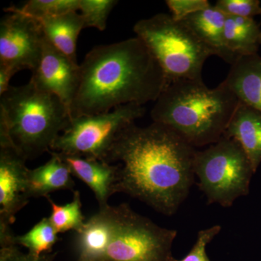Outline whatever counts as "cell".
Masks as SVG:
<instances>
[{"instance_id":"1","label":"cell","mask_w":261,"mask_h":261,"mask_svg":"<svg viewBox=\"0 0 261 261\" xmlns=\"http://www.w3.org/2000/svg\"><path fill=\"white\" fill-rule=\"evenodd\" d=\"M197 148L161 123H135L118 136L106 163L118 168L117 193L171 216L190 194Z\"/></svg>"},{"instance_id":"2","label":"cell","mask_w":261,"mask_h":261,"mask_svg":"<svg viewBox=\"0 0 261 261\" xmlns=\"http://www.w3.org/2000/svg\"><path fill=\"white\" fill-rule=\"evenodd\" d=\"M167 85L162 68L140 38L97 46L80 65L70 118L102 114L129 103L155 102Z\"/></svg>"},{"instance_id":"3","label":"cell","mask_w":261,"mask_h":261,"mask_svg":"<svg viewBox=\"0 0 261 261\" xmlns=\"http://www.w3.org/2000/svg\"><path fill=\"white\" fill-rule=\"evenodd\" d=\"M154 102L152 121L198 148L224 136L240 102L224 82L210 89L203 81L183 80L168 84Z\"/></svg>"},{"instance_id":"4","label":"cell","mask_w":261,"mask_h":261,"mask_svg":"<svg viewBox=\"0 0 261 261\" xmlns=\"http://www.w3.org/2000/svg\"><path fill=\"white\" fill-rule=\"evenodd\" d=\"M70 121L64 103L30 81L0 96V145L13 146L27 160L49 152Z\"/></svg>"},{"instance_id":"5","label":"cell","mask_w":261,"mask_h":261,"mask_svg":"<svg viewBox=\"0 0 261 261\" xmlns=\"http://www.w3.org/2000/svg\"><path fill=\"white\" fill-rule=\"evenodd\" d=\"M134 32L159 62L168 85L178 81H202L204 64L214 54L186 24L159 13L139 20Z\"/></svg>"},{"instance_id":"6","label":"cell","mask_w":261,"mask_h":261,"mask_svg":"<svg viewBox=\"0 0 261 261\" xmlns=\"http://www.w3.org/2000/svg\"><path fill=\"white\" fill-rule=\"evenodd\" d=\"M109 227L102 261H171L177 231L161 227L126 203L107 207Z\"/></svg>"},{"instance_id":"7","label":"cell","mask_w":261,"mask_h":261,"mask_svg":"<svg viewBox=\"0 0 261 261\" xmlns=\"http://www.w3.org/2000/svg\"><path fill=\"white\" fill-rule=\"evenodd\" d=\"M195 175L199 189L208 204L232 206L239 197L248 195L255 173L241 146L233 139H221L196 152Z\"/></svg>"},{"instance_id":"8","label":"cell","mask_w":261,"mask_h":261,"mask_svg":"<svg viewBox=\"0 0 261 261\" xmlns=\"http://www.w3.org/2000/svg\"><path fill=\"white\" fill-rule=\"evenodd\" d=\"M145 113L143 106L129 103L108 113L73 118L50 151L106 162L120 134Z\"/></svg>"},{"instance_id":"9","label":"cell","mask_w":261,"mask_h":261,"mask_svg":"<svg viewBox=\"0 0 261 261\" xmlns=\"http://www.w3.org/2000/svg\"><path fill=\"white\" fill-rule=\"evenodd\" d=\"M0 23V67L13 74L20 70H32L42 57L44 37L36 19L12 8Z\"/></svg>"},{"instance_id":"10","label":"cell","mask_w":261,"mask_h":261,"mask_svg":"<svg viewBox=\"0 0 261 261\" xmlns=\"http://www.w3.org/2000/svg\"><path fill=\"white\" fill-rule=\"evenodd\" d=\"M27 160L10 145H0V230L9 229L30 200Z\"/></svg>"},{"instance_id":"11","label":"cell","mask_w":261,"mask_h":261,"mask_svg":"<svg viewBox=\"0 0 261 261\" xmlns=\"http://www.w3.org/2000/svg\"><path fill=\"white\" fill-rule=\"evenodd\" d=\"M79 79L80 65L58 50L45 37L42 57L32 70L30 82L38 89L55 94L69 110Z\"/></svg>"},{"instance_id":"12","label":"cell","mask_w":261,"mask_h":261,"mask_svg":"<svg viewBox=\"0 0 261 261\" xmlns=\"http://www.w3.org/2000/svg\"><path fill=\"white\" fill-rule=\"evenodd\" d=\"M58 154L70 168L73 176L83 181L94 192L99 208L109 205L110 197L117 193L118 168L115 165L80 156Z\"/></svg>"},{"instance_id":"13","label":"cell","mask_w":261,"mask_h":261,"mask_svg":"<svg viewBox=\"0 0 261 261\" xmlns=\"http://www.w3.org/2000/svg\"><path fill=\"white\" fill-rule=\"evenodd\" d=\"M239 102L261 112V56H241L224 81Z\"/></svg>"},{"instance_id":"14","label":"cell","mask_w":261,"mask_h":261,"mask_svg":"<svg viewBox=\"0 0 261 261\" xmlns=\"http://www.w3.org/2000/svg\"><path fill=\"white\" fill-rule=\"evenodd\" d=\"M224 136L241 146L256 172L261 163V112L239 102Z\"/></svg>"},{"instance_id":"15","label":"cell","mask_w":261,"mask_h":261,"mask_svg":"<svg viewBox=\"0 0 261 261\" xmlns=\"http://www.w3.org/2000/svg\"><path fill=\"white\" fill-rule=\"evenodd\" d=\"M226 15L216 6H211L194 13L182 20L201 42L205 44L214 56L232 65L238 57L226 47L224 39V27Z\"/></svg>"},{"instance_id":"16","label":"cell","mask_w":261,"mask_h":261,"mask_svg":"<svg viewBox=\"0 0 261 261\" xmlns=\"http://www.w3.org/2000/svg\"><path fill=\"white\" fill-rule=\"evenodd\" d=\"M51 158L47 163L28 173L29 193L32 197H47L51 192L73 190L75 183L66 163L56 152H49Z\"/></svg>"},{"instance_id":"17","label":"cell","mask_w":261,"mask_h":261,"mask_svg":"<svg viewBox=\"0 0 261 261\" xmlns=\"http://www.w3.org/2000/svg\"><path fill=\"white\" fill-rule=\"evenodd\" d=\"M46 39L58 50L77 63L76 44L82 29H85L82 15L70 12L37 20Z\"/></svg>"},{"instance_id":"18","label":"cell","mask_w":261,"mask_h":261,"mask_svg":"<svg viewBox=\"0 0 261 261\" xmlns=\"http://www.w3.org/2000/svg\"><path fill=\"white\" fill-rule=\"evenodd\" d=\"M226 47L238 58L257 54L261 30L254 18L226 16L224 27Z\"/></svg>"},{"instance_id":"19","label":"cell","mask_w":261,"mask_h":261,"mask_svg":"<svg viewBox=\"0 0 261 261\" xmlns=\"http://www.w3.org/2000/svg\"><path fill=\"white\" fill-rule=\"evenodd\" d=\"M59 240L58 233L48 218H43L25 234L14 235L13 239L15 245L25 247L29 254L37 257L51 253Z\"/></svg>"},{"instance_id":"20","label":"cell","mask_w":261,"mask_h":261,"mask_svg":"<svg viewBox=\"0 0 261 261\" xmlns=\"http://www.w3.org/2000/svg\"><path fill=\"white\" fill-rule=\"evenodd\" d=\"M46 199L51 208L50 216L48 219L58 234L69 231L77 232L83 227L87 220L82 213L80 191L73 192V200L63 205H58L49 196Z\"/></svg>"},{"instance_id":"21","label":"cell","mask_w":261,"mask_h":261,"mask_svg":"<svg viewBox=\"0 0 261 261\" xmlns=\"http://www.w3.org/2000/svg\"><path fill=\"white\" fill-rule=\"evenodd\" d=\"M11 8L36 20H41L78 11L80 0H31L21 8Z\"/></svg>"},{"instance_id":"22","label":"cell","mask_w":261,"mask_h":261,"mask_svg":"<svg viewBox=\"0 0 261 261\" xmlns=\"http://www.w3.org/2000/svg\"><path fill=\"white\" fill-rule=\"evenodd\" d=\"M118 3L116 0H80L79 10L84 19L85 28L104 31L110 13Z\"/></svg>"},{"instance_id":"23","label":"cell","mask_w":261,"mask_h":261,"mask_svg":"<svg viewBox=\"0 0 261 261\" xmlns=\"http://www.w3.org/2000/svg\"><path fill=\"white\" fill-rule=\"evenodd\" d=\"M215 6L226 16L254 18L261 15L260 2L258 0H219Z\"/></svg>"},{"instance_id":"24","label":"cell","mask_w":261,"mask_h":261,"mask_svg":"<svg viewBox=\"0 0 261 261\" xmlns=\"http://www.w3.org/2000/svg\"><path fill=\"white\" fill-rule=\"evenodd\" d=\"M221 230V226L219 225L200 230L190 251L181 259L178 260L173 257L171 261H211L207 256L206 248L207 245L219 234Z\"/></svg>"},{"instance_id":"25","label":"cell","mask_w":261,"mask_h":261,"mask_svg":"<svg viewBox=\"0 0 261 261\" xmlns=\"http://www.w3.org/2000/svg\"><path fill=\"white\" fill-rule=\"evenodd\" d=\"M166 4L171 17L176 21H182L190 15L211 6L207 0H167Z\"/></svg>"},{"instance_id":"26","label":"cell","mask_w":261,"mask_h":261,"mask_svg":"<svg viewBox=\"0 0 261 261\" xmlns=\"http://www.w3.org/2000/svg\"><path fill=\"white\" fill-rule=\"evenodd\" d=\"M56 253H48L37 257L29 252L20 251L18 245L11 244L0 247V261H53Z\"/></svg>"},{"instance_id":"27","label":"cell","mask_w":261,"mask_h":261,"mask_svg":"<svg viewBox=\"0 0 261 261\" xmlns=\"http://www.w3.org/2000/svg\"><path fill=\"white\" fill-rule=\"evenodd\" d=\"M260 44H261V41H260Z\"/></svg>"}]
</instances>
